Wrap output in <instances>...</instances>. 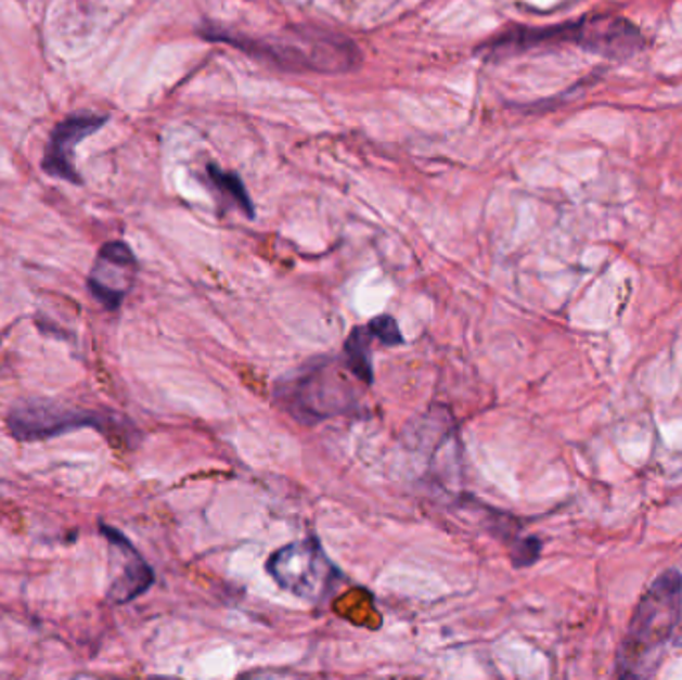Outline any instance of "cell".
Returning a JSON list of instances; mask_svg holds the SVG:
<instances>
[{"label": "cell", "mask_w": 682, "mask_h": 680, "mask_svg": "<svg viewBox=\"0 0 682 680\" xmlns=\"http://www.w3.org/2000/svg\"><path fill=\"white\" fill-rule=\"evenodd\" d=\"M681 613L682 575L679 570H665L651 582L634 608L633 620L619 646L617 675L622 679L653 677L667 653Z\"/></svg>", "instance_id": "cell-1"}, {"label": "cell", "mask_w": 682, "mask_h": 680, "mask_svg": "<svg viewBox=\"0 0 682 680\" xmlns=\"http://www.w3.org/2000/svg\"><path fill=\"white\" fill-rule=\"evenodd\" d=\"M332 359L313 361L275 385V396L301 423H318L358 408V392Z\"/></svg>", "instance_id": "cell-2"}, {"label": "cell", "mask_w": 682, "mask_h": 680, "mask_svg": "<svg viewBox=\"0 0 682 680\" xmlns=\"http://www.w3.org/2000/svg\"><path fill=\"white\" fill-rule=\"evenodd\" d=\"M237 49H244L263 61L273 62L282 68L316 70V73H344L360 61L358 49L346 38L327 33H298L292 40H232Z\"/></svg>", "instance_id": "cell-3"}, {"label": "cell", "mask_w": 682, "mask_h": 680, "mask_svg": "<svg viewBox=\"0 0 682 680\" xmlns=\"http://www.w3.org/2000/svg\"><path fill=\"white\" fill-rule=\"evenodd\" d=\"M268 573L284 591L311 603L327 599L342 579V573L316 537H304L273 551L268 559Z\"/></svg>", "instance_id": "cell-4"}, {"label": "cell", "mask_w": 682, "mask_h": 680, "mask_svg": "<svg viewBox=\"0 0 682 680\" xmlns=\"http://www.w3.org/2000/svg\"><path fill=\"white\" fill-rule=\"evenodd\" d=\"M108 423L111 420L87 409L66 408L47 399L26 401L9 413V429L18 441H42L82 427H96L102 432Z\"/></svg>", "instance_id": "cell-5"}, {"label": "cell", "mask_w": 682, "mask_h": 680, "mask_svg": "<svg viewBox=\"0 0 682 680\" xmlns=\"http://www.w3.org/2000/svg\"><path fill=\"white\" fill-rule=\"evenodd\" d=\"M106 123H108V116L90 114V112L73 114L61 120L50 132L49 144L42 158V170L64 182L82 184V176L75 166V149L82 140L96 134Z\"/></svg>", "instance_id": "cell-6"}, {"label": "cell", "mask_w": 682, "mask_h": 680, "mask_svg": "<svg viewBox=\"0 0 682 680\" xmlns=\"http://www.w3.org/2000/svg\"><path fill=\"white\" fill-rule=\"evenodd\" d=\"M137 270V256L125 242H108L100 249L99 261L88 278L92 296L104 308L118 309L125 301Z\"/></svg>", "instance_id": "cell-7"}, {"label": "cell", "mask_w": 682, "mask_h": 680, "mask_svg": "<svg viewBox=\"0 0 682 680\" xmlns=\"http://www.w3.org/2000/svg\"><path fill=\"white\" fill-rule=\"evenodd\" d=\"M100 531L108 539V543L114 544L125 556V567H123V573L112 581L108 601L114 605H126L140 594L146 593L154 585V570L123 533L116 531L108 525H100Z\"/></svg>", "instance_id": "cell-8"}, {"label": "cell", "mask_w": 682, "mask_h": 680, "mask_svg": "<svg viewBox=\"0 0 682 680\" xmlns=\"http://www.w3.org/2000/svg\"><path fill=\"white\" fill-rule=\"evenodd\" d=\"M373 335L370 334L368 325L356 328L344 346V361L348 365L351 375L363 385L373 384L372 356H370V344Z\"/></svg>", "instance_id": "cell-9"}, {"label": "cell", "mask_w": 682, "mask_h": 680, "mask_svg": "<svg viewBox=\"0 0 682 680\" xmlns=\"http://www.w3.org/2000/svg\"><path fill=\"white\" fill-rule=\"evenodd\" d=\"M208 176H210L211 184L216 185L223 196L232 200L249 218L254 216V204L249 200L248 190L236 174L223 172L218 166H208Z\"/></svg>", "instance_id": "cell-10"}, {"label": "cell", "mask_w": 682, "mask_h": 680, "mask_svg": "<svg viewBox=\"0 0 682 680\" xmlns=\"http://www.w3.org/2000/svg\"><path fill=\"white\" fill-rule=\"evenodd\" d=\"M368 330L373 335V339L382 342L384 346H401L406 337L399 332V325L391 316H377L368 323Z\"/></svg>", "instance_id": "cell-11"}]
</instances>
